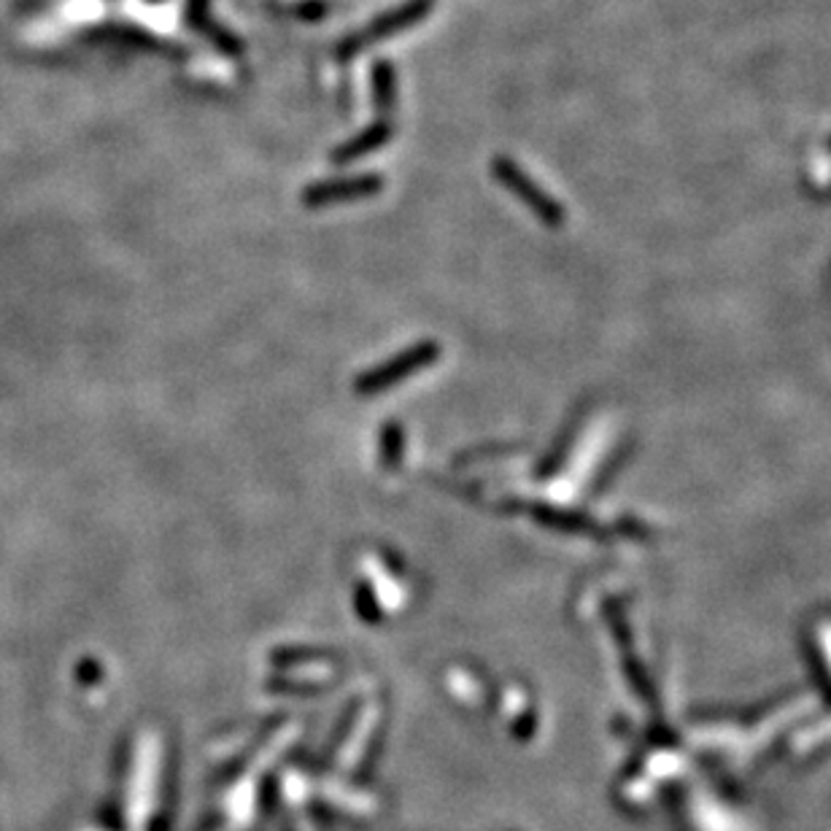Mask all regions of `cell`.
I'll use <instances>...</instances> for the list:
<instances>
[{
	"label": "cell",
	"mask_w": 831,
	"mask_h": 831,
	"mask_svg": "<svg viewBox=\"0 0 831 831\" xmlns=\"http://www.w3.org/2000/svg\"><path fill=\"white\" fill-rule=\"evenodd\" d=\"M437 357H441V346L430 344V340H426V344L411 346L402 354H397L395 359H389V362L379 364V368L359 375V379L354 381V389H357V395H379V392L411 379L413 373H419L421 368L435 362Z\"/></svg>",
	"instance_id": "cell-1"
},
{
	"label": "cell",
	"mask_w": 831,
	"mask_h": 831,
	"mask_svg": "<svg viewBox=\"0 0 831 831\" xmlns=\"http://www.w3.org/2000/svg\"><path fill=\"white\" fill-rule=\"evenodd\" d=\"M402 459V426L386 424L381 432V464L384 468H397Z\"/></svg>",
	"instance_id": "cell-2"
},
{
	"label": "cell",
	"mask_w": 831,
	"mask_h": 831,
	"mask_svg": "<svg viewBox=\"0 0 831 831\" xmlns=\"http://www.w3.org/2000/svg\"><path fill=\"white\" fill-rule=\"evenodd\" d=\"M375 189V182H354V184H338V187H317L308 193V203H327V200H338L344 195H362Z\"/></svg>",
	"instance_id": "cell-3"
},
{
	"label": "cell",
	"mask_w": 831,
	"mask_h": 831,
	"mask_svg": "<svg viewBox=\"0 0 831 831\" xmlns=\"http://www.w3.org/2000/svg\"><path fill=\"white\" fill-rule=\"evenodd\" d=\"M357 608L364 619H379V605H375V597L368 583H359L357 586Z\"/></svg>",
	"instance_id": "cell-4"
}]
</instances>
